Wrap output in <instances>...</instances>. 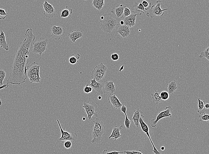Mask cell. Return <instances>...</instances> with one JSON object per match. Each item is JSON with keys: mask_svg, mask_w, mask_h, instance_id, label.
I'll return each instance as SVG.
<instances>
[{"mask_svg": "<svg viewBox=\"0 0 209 154\" xmlns=\"http://www.w3.org/2000/svg\"><path fill=\"white\" fill-rule=\"evenodd\" d=\"M25 36V40L20 42L19 48L14 56L12 68L7 81L9 84L20 85L25 83L27 78L26 71L29 62V55L35 37L31 28L27 30Z\"/></svg>", "mask_w": 209, "mask_h": 154, "instance_id": "cell-1", "label": "cell"}, {"mask_svg": "<svg viewBox=\"0 0 209 154\" xmlns=\"http://www.w3.org/2000/svg\"><path fill=\"white\" fill-rule=\"evenodd\" d=\"M94 126L92 132L93 138L91 142L93 144H99L103 140L106 131V128L103 121L96 117L93 121Z\"/></svg>", "mask_w": 209, "mask_h": 154, "instance_id": "cell-2", "label": "cell"}, {"mask_svg": "<svg viewBox=\"0 0 209 154\" xmlns=\"http://www.w3.org/2000/svg\"><path fill=\"white\" fill-rule=\"evenodd\" d=\"M103 16V19L100 20V27L105 33H111L115 30L118 24L117 20L110 13L106 14Z\"/></svg>", "mask_w": 209, "mask_h": 154, "instance_id": "cell-3", "label": "cell"}, {"mask_svg": "<svg viewBox=\"0 0 209 154\" xmlns=\"http://www.w3.org/2000/svg\"><path fill=\"white\" fill-rule=\"evenodd\" d=\"M40 65L35 62L27 66V75L31 83L40 82L41 78L40 75Z\"/></svg>", "mask_w": 209, "mask_h": 154, "instance_id": "cell-4", "label": "cell"}, {"mask_svg": "<svg viewBox=\"0 0 209 154\" xmlns=\"http://www.w3.org/2000/svg\"><path fill=\"white\" fill-rule=\"evenodd\" d=\"M48 40L44 37H40L39 39L33 43V53L38 54L40 56L44 53L48 48Z\"/></svg>", "mask_w": 209, "mask_h": 154, "instance_id": "cell-5", "label": "cell"}, {"mask_svg": "<svg viewBox=\"0 0 209 154\" xmlns=\"http://www.w3.org/2000/svg\"><path fill=\"white\" fill-rule=\"evenodd\" d=\"M57 122L61 133V137L57 139V142L58 143H64L65 141L67 140L74 142L77 138V134L73 132H69L64 131L61 126L58 119L57 120Z\"/></svg>", "mask_w": 209, "mask_h": 154, "instance_id": "cell-6", "label": "cell"}, {"mask_svg": "<svg viewBox=\"0 0 209 154\" xmlns=\"http://www.w3.org/2000/svg\"><path fill=\"white\" fill-rule=\"evenodd\" d=\"M82 107L84 109L89 121H91L93 120L92 117L93 116L98 117V106L94 102L89 103L85 102Z\"/></svg>", "mask_w": 209, "mask_h": 154, "instance_id": "cell-7", "label": "cell"}, {"mask_svg": "<svg viewBox=\"0 0 209 154\" xmlns=\"http://www.w3.org/2000/svg\"><path fill=\"white\" fill-rule=\"evenodd\" d=\"M108 70L107 68L103 63L97 65L92 73V77L98 82L104 78Z\"/></svg>", "mask_w": 209, "mask_h": 154, "instance_id": "cell-8", "label": "cell"}, {"mask_svg": "<svg viewBox=\"0 0 209 154\" xmlns=\"http://www.w3.org/2000/svg\"><path fill=\"white\" fill-rule=\"evenodd\" d=\"M162 4V1L160 0L157 1L156 5H153L151 7V9L146 13V16L151 18L155 17H163L164 14V12L168 9H162L161 8Z\"/></svg>", "mask_w": 209, "mask_h": 154, "instance_id": "cell-9", "label": "cell"}, {"mask_svg": "<svg viewBox=\"0 0 209 154\" xmlns=\"http://www.w3.org/2000/svg\"><path fill=\"white\" fill-rule=\"evenodd\" d=\"M173 110L171 107H167L166 108L165 110L160 112L157 116L155 119H153L151 120L152 127H156L158 122L163 118H171L172 117L171 113Z\"/></svg>", "mask_w": 209, "mask_h": 154, "instance_id": "cell-10", "label": "cell"}, {"mask_svg": "<svg viewBox=\"0 0 209 154\" xmlns=\"http://www.w3.org/2000/svg\"><path fill=\"white\" fill-rule=\"evenodd\" d=\"M144 116L143 114L141 116L139 120V124H140L142 129L144 132L145 133L148 137L154 148V149L152 150L154 153L155 154H161V151L157 149L152 141L149 133V127L144 122Z\"/></svg>", "mask_w": 209, "mask_h": 154, "instance_id": "cell-11", "label": "cell"}, {"mask_svg": "<svg viewBox=\"0 0 209 154\" xmlns=\"http://www.w3.org/2000/svg\"><path fill=\"white\" fill-rule=\"evenodd\" d=\"M43 15L47 18H52L56 15V11L52 5L49 4L47 1L41 4Z\"/></svg>", "mask_w": 209, "mask_h": 154, "instance_id": "cell-12", "label": "cell"}, {"mask_svg": "<svg viewBox=\"0 0 209 154\" xmlns=\"http://www.w3.org/2000/svg\"><path fill=\"white\" fill-rule=\"evenodd\" d=\"M50 32L51 37L55 40H60L65 32L64 28L55 25H53L51 27Z\"/></svg>", "mask_w": 209, "mask_h": 154, "instance_id": "cell-13", "label": "cell"}, {"mask_svg": "<svg viewBox=\"0 0 209 154\" xmlns=\"http://www.w3.org/2000/svg\"><path fill=\"white\" fill-rule=\"evenodd\" d=\"M115 30L116 33L124 38H128L130 34L129 27L125 25H121L118 24Z\"/></svg>", "mask_w": 209, "mask_h": 154, "instance_id": "cell-14", "label": "cell"}, {"mask_svg": "<svg viewBox=\"0 0 209 154\" xmlns=\"http://www.w3.org/2000/svg\"><path fill=\"white\" fill-rule=\"evenodd\" d=\"M89 85L92 87L96 93L98 95H102L103 93V91L104 85V83L97 81L95 78L91 80V83Z\"/></svg>", "mask_w": 209, "mask_h": 154, "instance_id": "cell-15", "label": "cell"}, {"mask_svg": "<svg viewBox=\"0 0 209 154\" xmlns=\"http://www.w3.org/2000/svg\"><path fill=\"white\" fill-rule=\"evenodd\" d=\"M116 91L114 81H105L103 90V93L111 94H114Z\"/></svg>", "mask_w": 209, "mask_h": 154, "instance_id": "cell-16", "label": "cell"}, {"mask_svg": "<svg viewBox=\"0 0 209 154\" xmlns=\"http://www.w3.org/2000/svg\"><path fill=\"white\" fill-rule=\"evenodd\" d=\"M108 103L111 106L116 109H120L123 104L116 96V94H110L108 98Z\"/></svg>", "mask_w": 209, "mask_h": 154, "instance_id": "cell-17", "label": "cell"}, {"mask_svg": "<svg viewBox=\"0 0 209 154\" xmlns=\"http://www.w3.org/2000/svg\"><path fill=\"white\" fill-rule=\"evenodd\" d=\"M137 16L134 11H132L129 16L123 19L124 25L129 27H134L135 25Z\"/></svg>", "mask_w": 209, "mask_h": 154, "instance_id": "cell-18", "label": "cell"}, {"mask_svg": "<svg viewBox=\"0 0 209 154\" xmlns=\"http://www.w3.org/2000/svg\"><path fill=\"white\" fill-rule=\"evenodd\" d=\"M83 32L82 31L77 29L72 31L70 33L67 34L70 42L71 43H75L76 40L83 36Z\"/></svg>", "mask_w": 209, "mask_h": 154, "instance_id": "cell-19", "label": "cell"}, {"mask_svg": "<svg viewBox=\"0 0 209 154\" xmlns=\"http://www.w3.org/2000/svg\"><path fill=\"white\" fill-rule=\"evenodd\" d=\"M180 84L176 80L171 81L167 86L169 94L173 95L177 89L180 88Z\"/></svg>", "mask_w": 209, "mask_h": 154, "instance_id": "cell-20", "label": "cell"}, {"mask_svg": "<svg viewBox=\"0 0 209 154\" xmlns=\"http://www.w3.org/2000/svg\"><path fill=\"white\" fill-rule=\"evenodd\" d=\"M125 6L122 4L119 6H116L113 8L111 12L117 18H122L124 9Z\"/></svg>", "mask_w": 209, "mask_h": 154, "instance_id": "cell-21", "label": "cell"}, {"mask_svg": "<svg viewBox=\"0 0 209 154\" xmlns=\"http://www.w3.org/2000/svg\"><path fill=\"white\" fill-rule=\"evenodd\" d=\"M142 0H141L140 3L134 2L133 6L134 12L137 15L140 16L144 14L146 11L142 4Z\"/></svg>", "mask_w": 209, "mask_h": 154, "instance_id": "cell-22", "label": "cell"}, {"mask_svg": "<svg viewBox=\"0 0 209 154\" xmlns=\"http://www.w3.org/2000/svg\"><path fill=\"white\" fill-rule=\"evenodd\" d=\"M123 127V126L121 125L119 127L117 125L115 126L113 128L111 134L109 137V139L112 138L115 141L117 139L121 137L122 135L120 133V130Z\"/></svg>", "mask_w": 209, "mask_h": 154, "instance_id": "cell-23", "label": "cell"}, {"mask_svg": "<svg viewBox=\"0 0 209 154\" xmlns=\"http://www.w3.org/2000/svg\"><path fill=\"white\" fill-rule=\"evenodd\" d=\"M143 114L142 111L139 109H137L134 111L132 120L137 127H138L140 125L139 122V120L141 116Z\"/></svg>", "mask_w": 209, "mask_h": 154, "instance_id": "cell-24", "label": "cell"}, {"mask_svg": "<svg viewBox=\"0 0 209 154\" xmlns=\"http://www.w3.org/2000/svg\"><path fill=\"white\" fill-rule=\"evenodd\" d=\"M0 47L7 51H8L9 49L5 33L2 30L1 31V33L0 34Z\"/></svg>", "mask_w": 209, "mask_h": 154, "instance_id": "cell-25", "label": "cell"}, {"mask_svg": "<svg viewBox=\"0 0 209 154\" xmlns=\"http://www.w3.org/2000/svg\"><path fill=\"white\" fill-rule=\"evenodd\" d=\"M151 96L153 103H155L156 104H158L164 101L162 99L159 94V93L158 91L155 90L151 94Z\"/></svg>", "mask_w": 209, "mask_h": 154, "instance_id": "cell-26", "label": "cell"}, {"mask_svg": "<svg viewBox=\"0 0 209 154\" xmlns=\"http://www.w3.org/2000/svg\"><path fill=\"white\" fill-rule=\"evenodd\" d=\"M104 1L105 0H92V5L95 9L100 11L104 6Z\"/></svg>", "mask_w": 209, "mask_h": 154, "instance_id": "cell-27", "label": "cell"}, {"mask_svg": "<svg viewBox=\"0 0 209 154\" xmlns=\"http://www.w3.org/2000/svg\"><path fill=\"white\" fill-rule=\"evenodd\" d=\"M72 13V9L70 7L66 6V8L61 11L60 17L66 18L71 17Z\"/></svg>", "mask_w": 209, "mask_h": 154, "instance_id": "cell-28", "label": "cell"}, {"mask_svg": "<svg viewBox=\"0 0 209 154\" xmlns=\"http://www.w3.org/2000/svg\"><path fill=\"white\" fill-rule=\"evenodd\" d=\"M198 101V108L197 109V112L200 114L205 113L206 111L205 107V102L200 100V98L197 99Z\"/></svg>", "mask_w": 209, "mask_h": 154, "instance_id": "cell-29", "label": "cell"}, {"mask_svg": "<svg viewBox=\"0 0 209 154\" xmlns=\"http://www.w3.org/2000/svg\"><path fill=\"white\" fill-rule=\"evenodd\" d=\"M80 57L81 55L79 53L72 54L69 58V63L72 65L76 64L79 62Z\"/></svg>", "mask_w": 209, "mask_h": 154, "instance_id": "cell-30", "label": "cell"}, {"mask_svg": "<svg viewBox=\"0 0 209 154\" xmlns=\"http://www.w3.org/2000/svg\"><path fill=\"white\" fill-rule=\"evenodd\" d=\"M203 58H206L208 60H209V47H208L203 51H201L199 58L201 59Z\"/></svg>", "mask_w": 209, "mask_h": 154, "instance_id": "cell-31", "label": "cell"}, {"mask_svg": "<svg viewBox=\"0 0 209 154\" xmlns=\"http://www.w3.org/2000/svg\"><path fill=\"white\" fill-rule=\"evenodd\" d=\"M6 72L4 69L0 67V85L2 86L6 76Z\"/></svg>", "mask_w": 209, "mask_h": 154, "instance_id": "cell-32", "label": "cell"}, {"mask_svg": "<svg viewBox=\"0 0 209 154\" xmlns=\"http://www.w3.org/2000/svg\"><path fill=\"white\" fill-rule=\"evenodd\" d=\"M203 115H202L200 114L199 115V121L200 122L203 121L209 123V115L208 114H205V113H203Z\"/></svg>", "mask_w": 209, "mask_h": 154, "instance_id": "cell-33", "label": "cell"}, {"mask_svg": "<svg viewBox=\"0 0 209 154\" xmlns=\"http://www.w3.org/2000/svg\"><path fill=\"white\" fill-rule=\"evenodd\" d=\"M8 16V13H7L5 10L0 8V20H4Z\"/></svg>", "mask_w": 209, "mask_h": 154, "instance_id": "cell-34", "label": "cell"}, {"mask_svg": "<svg viewBox=\"0 0 209 154\" xmlns=\"http://www.w3.org/2000/svg\"><path fill=\"white\" fill-rule=\"evenodd\" d=\"M132 11L130 9L125 6L124 9L122 19L129 16L131 13Z\"/></svg>", "mask_w": 209, "mask_h": 154, "instance_id": "cell-35", "label": "cell"}, {"mask_svg": "<svg viewBox=\"0 0 209 154\" xmlns=\"http://www.w3.org/2000/svg\"><path fill=\"white\" fill-rule=\"evenodd\" d=\"M160 96L163 100L166 101L169 99V94L167 91H163L161 93Z\"/></svg>", "mask_w": 209, "mask_h": 154, "instance_id": "cell-36", "label": "cell"}, {"mask_svg": "<svg viewBox=\"0 0 209 154\" xmlns=\"http://www.w3.org/2000/svg\"><path fill=\"white\" fill-rule=\"evenodd\" d=\"M131 121L128 118L127 114L125 115V120L124 122V125L127 129H130V125Z\"/></svg>", "mask_w": 209, "mask_h": 154, "instance_id": "cell-37", "label": "cell"}, {"mask_svg": "<svg viewBox=\"0 0 209 154\" xmlns=\"http://www.w3.org/2000/svg\"><path fill=\"white\" fill-rule=\"evenodd\" d=\"M142 4L146 11L150 9L151 7L152 3H149L146 1H143L142 2Z\"/></svg>", "mask_w": 209, "mask_h": 154, "instance_id": "cell-38", "label": "cell"}, {"mask_svg": "<svg viewBox=\"0 0 209 154\" xmlns=\"http://www.w3.org/2000/svg\"><path fill=\"white\" fill-rule=\"evenodd\" d=\"M124 153V152H118L116 151H109L107 149L104 150L103 152V154H118Z\"/></svg>", "mask_w": 209, "mask_h": 154, "instance_id": "cell-39", "label": "cell"}, {"mask_svg": "<svg viewBox=\"0 0 209 154\" xmlns=\"http://www.w3.org/2000/svg\"><path fill=\"white\" fill-rule=\"evenodd\" d=\"M93 89L92 87L89 85H86L84 89V92L86 94H88L91 93L93 91Z\"/></svg>", "mask_w": 209, "mask_h": 154, "instance_id": "cell-40", "label": "cell"}, {"mask_svg": "<svg viewBox=\"0 0 209 154\" xmlns=\"http://www.w3.org/2000/svg\"><path fill=\"white\" fill-rule=\"evenodd\" d=\"M141 151V150H140L139 151H137L136 150H125L124 151V153L126 154H143V153L140 152Z\"/></svg>", "mask_w": 209, "mask_h": 154, "instance_id": "cell-41", "label": "cell"}, {"mask_svg": "<svg viewBox=\"0 0 209 154\" xmlns=\"http://www.w3.org/2000/svg\"><path fill=\"white\" fill-rule=\"evenodd\" d=\"M64 143V146L66 149L70 148L72 146V142L70 140L66 141Z\"/></svg>", "mask_w": 209, "mask_h": 154, "instance_id": "cell-42", "label": "cell"}, {"mask_svg": "<svg viewBox=\"0 0 209 154\" xmlns=\"http://www.w3.org/2000/svg\"><path fill=\"white\" fill-rule=\"evenodd\" d=\"M111 58L114 61L117 60L119 58V55L116 53L113 54L111 55Z\"/></svg>", "mask_w": 209, "mask_h": 154, "instance_id": "cell-43", "label": "cell"}, {"mask_svg": "<svg viewBox=\"0 0 209 154\" xmlns=\"http://www.w3.org/2000/svg\"><path fill=\"white\" fill-rule=\"evenodd\" d=\"M121 111L125 115H127L126 111L127 108L126 106L123 104L120 109Z\"/></svg>", "mask_w": 209, "mask_h": 154, "instance_id": "cell-44", "label": "cell"}, {"mask_svg": "<svg viewBox=\"0 0 209 154\" xmlns=\"http://www.w3.org/2000/svg\"><path fill=\"white\" fill-rule=\"evenodd\" d=\"M9 86V83H7L6 84H4L2 86H0V90H1L4 89H7L8 88Z\"/></svg>", "mask_w": 209, "mask_h": 154, "instance_id": "cell-45", "label": "cell"}, {"mask_svg": "<svg viewBox=\"0 0 209 154\" xmlns=\"http://www.w3.org/2000/svg\"><path fill=\"white\" fill-rule=\"evenodd\" d=\"M205 109H208L209 108V104L208 103H205Z\"/></svg>", "mask_w": 209, "mask_h": 154, "instance_id": "cell-46", "label": "cell"}, {"mask_svg": "<svg viewBox=\"0 0 209 154\" xmlns=\"http://www.w3.org/2000/svg\"><path fill=\"white\" fill-rule=\"evenodd\" d=\"M124 68V65H122L120 68V69L119 70V72H121V71L123 70Z\"/></svg>", "mask_w": 209, "mask_h": 154, "instance_id": "cell-47", "label": "cell"}, {"mask_svg": "<svg viewBox=\"0 0 209 154\" xmlns=\"http://www.w3.org/2000/svg\"><path fill=\"white\" fill-rule=\"evenodd\" d=\"M120 24L121 25H124V22L123 20H121L120 22Z\"/></svg>", "mask_w": 209, "mask_h": 154, "instance_id": "cell-48", "label": "cell"}, {"mask_svg": "<svg viewBox=\"0 0 209 154\" xmlns=\"http://www.w3.org/2000/svg\"><path fill=\"white\" fill-rule=\"evenodd\" d=\"M165 147L163 146H162L161 148V150H165Z\"/></svg>", "mask_w": 209, "mask_h": 154, "instance_id": "cell-49", "label": "cell"}, {"mask_svg": "<svg viewBox=\"0 0 209 154\" xmlns=\"http://www.w3.org/2000/svg\"><path fill=\"white\" fill-rule=\"evenodd\" d=\"M98 99L99 100H101L102 99V97L100 96H99L98 97Z\"/></svg>", "mask_w": 209, "mask_h": 154, "instance_id": "cell-50", "label": "cell"}, {"mask_svg": "<svg viewBox=\"0 0 209 154\" xmlns=\"http://www.w3.org/2000/svg\"><path fill=\"white\" fill-rule=\"evenodd\" d=\"M2 104V101L1 99H0V106H1Z\"/></svg>", "mask_w": 209, "mask_h": 154, "instance_id": "cell-51", "label": "cell"}, {"mask_svg": "<svg viewBox=\"0 0 209 154\" xmlns=\"http://www.w3.org/2000/svg\"><path fill=\"white\" fill-rule=\"evenodd\" d=\"M82 120L83 121H85L86 120V118L85 117H83L82 118Z\"/></svg>", "mask_w": 209, "mask_h": 154, "instance_id": "cell-52", "label": "cell"}, {"mask_svg": "<svg viewBox=\"0 0 209 154\" xmlns=\"http://www.w3.org/2000/svg\"><path fill=\"white\" fill-rule=\"evenodd\" d=\"M35 1H38V0H35ZM84 1H87V0H84Z\"/></svg>", "mask_w": 209, "mask_h": 154, "instance_id": "cell-53", "label": "cell"}]
</instances>
